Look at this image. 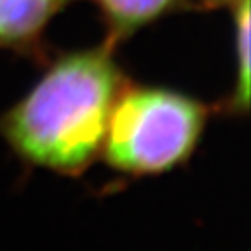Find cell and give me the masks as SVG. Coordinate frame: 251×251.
Masks as SVG:
<instances>
[{"instance_id":"obj_6","label":"cell","mask_w":251,"mask_h":251,"mask_svg":"<svg viewBox=\"0 0 251 251\" xmlns=\"http://www.w3.org/2000/svg\"><path fill=\"white\" fill-rule=\"evenodd\" d=\"M202 4H206L208 7H222V5H234L239 0H199Z\"/></svg>"},{"instance_id":"obj_5","label":"cell","mask_w":251,"mask_h":251,"mask_svg":"<svg viewBox=\"0 0 251 251\" xmlns=\"http://www.w3.org/2000/svg\"><path fill=\"white\" fill-rule=\"evenodd\" d=\"M235 21V86L225 106L232 114H246L250 105V0L234 5Z\"/></svg>"},{"instance_id":"obj_3","label":"cell","mask_w":251,"mask_h":251,"mask_svg":"<svg viewBox=\"0 0 251 251\" xmlns=\"http://www.w3.org/2000/svg\"><path fill=\"white\" fill-rule=\"evenodd\" d=\"M74 0H0V47L44 56V31Z\"/></svg>"},{"instance_id":"obj_2","label":"cell","mask_w":251,"mask_h":251,"mask_svg":"<svg viewBox=\"0 0 251 251\" xmlns=\"http://www.w3.org/2000/svg\"><path fill=\"white\" fill-rule=\"evenodd\" d=\"M208 117V106L188 94L127 82L112 110L101 153L127 175L171 171L194 153Z\"/></svg>"},{"instance_id":"obj_1","label":"cell","mask_w":251,"mask_h":251,"mask_svg":"<svg viewBox=\"0 0 251 251\" xmlns=\"http://www.w3.org/2000/svg\"><path fill=\"white\" fill-rule=\"evenodd\" d=\"M115 47L63 54L33 89L0 117V134L21 159L61 175H80L101 153L110 115L127 84Z\"/></svg>"},{"instance_id":"obj_4","label":"cell","mask_w":251,"mask_h":251,"mask_svg":"<svg viewBox=\"0 0 251 251\" xmlns=\"http://www.w3.org/2000/svg\"><path fill=\"white\" fill-rule=\"evenodd\" d=\"M94 4L108 30L106 39L114 44L126 40L162 16L192 7L188 0H94Z\"/></svg>"}]
</instances>
